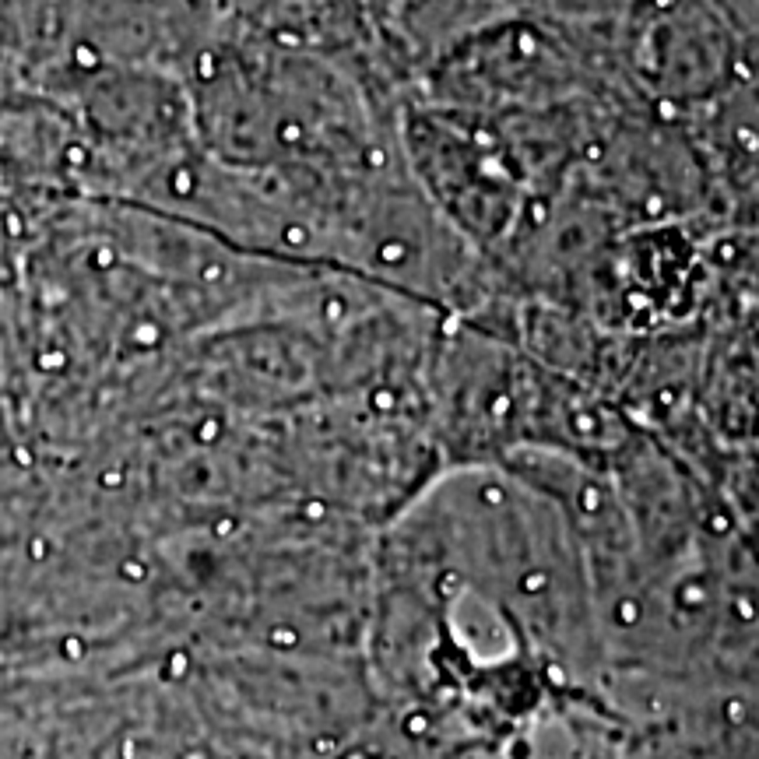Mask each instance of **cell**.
Masks as SVG:
<instances>
[{"label":"cell","mask_w":759,"mask_h":759,"mask_svg":"<svg viewBox=\"0 0 759 759\" xmlns=\"http://www.w3.org/2000/svg\"><path fill=\"white\" fill-rule=\"evenodd\" d=\"M605 28L622 85L661 117L700 113L745 57L713 0H626Z\"/></svg>","instance_id":"obj_4"},{"label":"cell","mask_w":759,"mask_h":759,"mask_svg":"<svg viewBox=\"0 0 759 759\" xmlns=\"http://www.w3.org/2000/svg\"><path fill=\"white\" fill-rule=\"evenodd\" d=\"M183 85L197 144L225 166L282 179L324 229L345 193L401 162L398 110L309 50L222 36L186 63Z\"/></svg>","instance_id":"obj_1"},{"label":"cell","mask_w":759,"mask_h":759,"mask_svg":"<svg viewBox=\"0 0 759 759\" xmlns=\"http://www.w3.org/2000/svg\"><path fill=\"white\" fill-rule=\"evenodd\" d=\"M605 25L506 11L457 39L411 99L485 117L640 102L619 78Z\"/></svg>","instance_id":"obj_2"},{"label":"cell","mask_w":759,"mask_h":759,"mask_svg":"<svg viewBox=\"0 0 759 759\" xmlns=\"http://www.w3.org/2000/svg\"><path fill=\"white\" fill-rule=\"evenodd\" d=\"M398 144L422 193L492 267L531 204L548 197L499 117L408 99L398 110Z\"/></svg>","instance_id":"obj_3"},{"label":"cell","mask_w":759,"mask_h":759,"mask_svg":"<svg viewBox=\"0 0 759 759\" xmlns=\"http://www.w3.org/2000/svg\"><path fill=\"white\" fill-rule=\"evenodd\" d=\"M306 0H208L211 14L218 18V28L222 36H233V32H260L271 18L292 11Z\"/></svg>","instance_id":"obj_5"}]
</instances>
